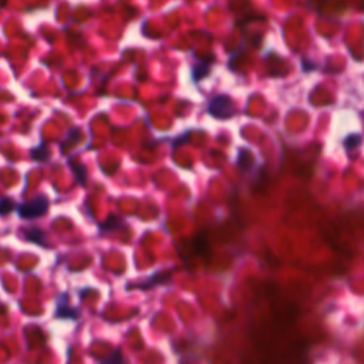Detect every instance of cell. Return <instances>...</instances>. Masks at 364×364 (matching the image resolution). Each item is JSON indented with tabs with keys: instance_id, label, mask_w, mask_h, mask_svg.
Returning a JSON list of instances; mask_svg holds the SVG:
<instances>
[{
	"instance_id": "1",
	"label": "cell",
	"mask_w": 364,
	"mask_h": 364,
	"mask_svg": "<svg viewBox=\"0 0 364 364\" xmlns=\"http://www.w3.org/2000/svg\"><path fill=\"white\" fill-rule=\"evenodd\" d=\"M47 209H49V199L43 195H39V196L20 205L17 212H19L20 218L33 219L44 215L47 212Z\"/></svg>"
},
{
	"instance_id": "2",
	"label": "cell",
	"mask_w": 364,
	"mask_h": 364,
	"mask_svg": "<svg viewBox=\"0 0 364 364\" xmlns=\"http://www.w3.org/2000/svg\"><path fill=\"white\" fill-rule=\"evenodd\" d=\"M209 108H211V113L215 117L226 118L228 114L225 113V110H228L229 113H232V102H231V100L226 96H219V97H217L214 101L211 102Z\"/></svg>"
},
{
	"instance_id": "3",
	"label": "cell",
	"mask_w": 364,
	"mask_h": 364,
	"mask_svg": "<svg viewBox=\"0 0 364 364\" xmlns=\"http://www.w3.org/2000/svg\"><path fill=\"white\" fill-rule=\"evenodd\" d=\"M194 249L196 253L199 255H205L208 253L209 250V242H208V238L205 235H199L195 241H194Z\"/></svg>"
},
{
	"instance_id": "4",
	"label": "cell",
	"mask_w": 364,
	"mask_h": 364,
	"mask_svg": "<svg viewBox=\"0 0 364 364\" xmlns=\"http://www.w3.org/2000/svg\"><path fill=\"white\" fill-rule=\"evenodd\" d=\"M49 151H47V146L46 144H42L40 146H37V148H34V149H31V155H33V158L37 161H44L47 157H49V154H47Z\"/></svg>"
},
{
	"instance_id": "5",
	"label": "cell",
	"mask_w": 364,
	"mask_h": 364,
	"mask_svg": "<svg viewBox=\"0 0 364 364\" xmlns=\"http://www.w3.org/2000/svg\"><path fill=\"white\" fill-rule=\"evenodd\" d=\"M13 208H15V202L12 199H9V198L0 199V215L9 214Z\"/></svg>"
},
{
	"instance_id": "6",
	"label": "cell",
	"mask_w": 364,
	"mask_h": 364,
	"mask_svg": "<svg viewBox=\"0 0 364 364\" xmlns=\"http://www.w3.org/2000/svg\"><path fill=\"white\" fill-rule=\"evenodd\" d=\"M26 235V239L27 241H33V242H37V243H42L43 241V232L39 231V229H31L29 232L24 233Z\"/></svg>"
},
{
	"instance_id": "7",
	"label": "cell",
	"mask_w": 364,
	"mask_h": 364,
	"mask_svg": "<svg viewBox=\"0 0 364 364\" xmlns=\"http://www.w3.org/2000/svg\"><path fill=\"white\" fill-rule=\"evenodd\" d=\"M101 363L102 364H121L122 363V356H121V353L117 350V351H114L113 354H110L108 357H105Z\"/></svg>"
},
{
	"instance_id": "8",
	"label": "cell",
	"mask_w": 364,
	"mask_h": 364,
	"mask_svg": "<svg viewBox=\"0 0 364 364\" xmlns=\"http://www.w3.org/2000/svg\"><path fill=\"white\" fill-rule=\"evenodd\" d=\"M73 170L75 175H77V178H78V182L81 184V185H84V182H86V168L80 164V165H73Z\"/></svg>"
}]
</instances>
